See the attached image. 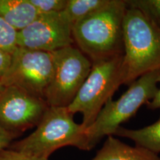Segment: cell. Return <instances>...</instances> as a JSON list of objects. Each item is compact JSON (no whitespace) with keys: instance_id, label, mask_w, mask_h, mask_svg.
Wrapping results in <instances>:
<instances>
[{"instance_id":"obj_1","label":"cell","mask_w":160,"mask_h":160,"mask_svg":"<svg viewBox=\"0 0 160 160\" xmlns=\"http://www.w3.org/2000/svg\"><path fill=\"white\" fill-rule=\"evenodd\" d=\"M126 0H108L104 7L72 27L73 42L92 62L124 54Z\"/></svg>"},{"instance_id":"obj_2","label":"cell","mask_w":160,"mask_h":160,"mask_svg":"<svg viewBox=\"0 0 160 160\" xmlns=\"http://www.w3.org/2000/svg\"><path fill=\"white\" fill-rule=\"evenodd\" d=\"M123 43V84L160 69V28L139 10L127 8Z\"/></svg>"},{"instance_id":"obj_3","label":"cell","mask_w":160,"mask_h":160,"mask_svg":"<svg viewBox=\"0 0 160 160\" xmlns=\"http://www.w3.org/2000/svg\"><path fill=\"white\" fill-rule=\"evenodd\" d=\"M85 130L82 124L75 122L68 108L48 106L35 131L7 148L41 159H48L57 149L66 146L85 151Z\"/></svg>"},{"instance_id":"obj_4","label":"cell","mask_w":160,"mask_h":160,"mask_svg":"<svg viewBox=\"0 0 160 160\" xmlns=\"http://www.w3.org/2000/svg\"><path fill=\"white\" fill-rule=\"evenodd\" d=\"M159 76L160 69L149 72L133 82L117 100H108L93 123L85 130V151L93 148L105 137L115 135L121 124L153 99L159 89Z\"/></svg>"},{"instance_id":"obj_5","label":"cell","mask_w":160,"mask_h":160,"mask_svg":"<svg viewBox=\"0 0 160 160\" xmlns=\"http://www.w3.org/2000/svg\"><path fill=\"white\" fill-rule=\"evenodd\" d=\"M123 55L92 62V68L68 109L72 114L81 113L85 128L91 126L108 100L123 84Z\"/></svg>"},{"instance_id":"obj_6","label":"cell","mask_w":160,"mask_h":160,"mask_svg":"<svg viewBox=\"0 0 160 160\" xmlns=\"http://www.w3.org/2000/svg\"><path fill=\"white\" fill-rule=\"evenodd\" d=\"M53 54L55 70L45 101L49 107L68 108L89 75L92 62L73 45L54 51Z\"/></svg>"},{"instance_id":"obj_7","label":"cell","mask_w":160,"mask_h":160,"mask_svg":"<svg viewBox=\"0 0 160 160\" xmlns=\"http://www.w3.org/2000/svg\"><path fill=\"white\" fill-rule=\"evenodd\" d=\"M54 70L53 52L18 48L0 82L5 87L18 88L45 100Z\"/></svg>"},{"instance_id":"obj_8","label":"cell","mask_w":160,"mask_h":160,"mask_svg":"<svg viewBox=\"0 0 160 160\" xmlns=\"http://www.w3.org/2000/svg\"><path fill=\"white\" fill-rule=\"evenodd\" d=\"M72 25L60 13H42L18 31V47L54 52L73 45Z\"/></svg>"},{"instance_id":"obj_9","label":"cell","mask_w":160,"mask_h":160,"mask_svg":"<svg viewBox=\"0 0 160 160\" xmlns=\"http://www.w3.org/2000/svg\"><path fill=\"white\" fill-rule=\"evenodd\" d=\"M48 105L42 98L15 87L0 93V128L18 133L37 125Z\"/></svg>"},{"instance_id":"obj_10","label":"cell","mask_w":160,"mask_h":160,"mask_svg":"<svg viewBox=\"0 0 160 160\" xmlns=\"http://www.w3.org/2000/svg\"><path fill=\"white\" fill-rule=\"evenodd\" d=\"M93 160H160V157L148 150L132 147L109 136Z\"/></svg>"},{"instance_id":"obj_11","label":"cell","mask_w":160,"mask_h":160,"mask_svg":"<svg viewBox=\"0 0 160 160\" xmlns=\"http://www.w3.org/2000/svg\"><path fill=\"white\" fill-rule=\"evenodd\" d=\"M39 14L29 0H0V17L18 31L33 22Z\"/></svg>"},{"instance_id":"obj_12","label":"cell","mask_w":160,"mask_h":160,"mask_svg":"<svg viewBox=\"0 0 160 160\" xmlns=\"http://www.w3.org/2000/svg\"><path fill=\"white\" fill-rule=\"evenodd\" d=\"M115 135L131 139L136 146L158 154L160 153V118L152 125L142 128L131 130L119 127Z\"/></svg>"},{"instance_id":"obj_13","label":"cell","mask_w":160,"mask_h":160,"mask_svg":"<svg viewBox=\"0 0 160 160\" xmlns=\"http://www.w3.org/2000/svg\"><path fill=\"white\" fill-rule=\"evenodd\" d=\"M108 0H67L60 13L73 25L104 7Z\"/></svg>"},{"instance_id":"obj_14","label":"cell","mask_w":160,"mask_h":160,"mask_svg":"<svg viewBox=\"0 0 160 160\" xmlns=\"http://www.w3.org/2000/svg\"><path fill=\"white\" fill-rule=\"evenodd\" d=\"M128 8L139 10L160 28V0H128Z\"/></svg>"},{"instance_id":"obj_15","label":"cell","mask_w":160,"mask_h":160,"mask_svg":"<svg viewBox=\"0 0 160 160\" xmlns=\"http://www.w3.org/2000/svg\"><path fill=\"white\" fill-rule=\"evenodd\" d=\"M18 48V31L0 17V51L12 55Z\"/></svg>"},{"instance_id":"obj_16","label":"cell","mask_w":160,"mask_h":160,"mask_svg":"<svg viewBox=\"0 0 160 160\" xmlns=\"http://www.w3.org/2000/svg\"><path fill=\"white\" fill-rule=\"evenodd\" d=\"M39 14L59 13L65 8L67 0H29Z\"/></svg>"},{"instance_id":"obj_17","label":"cell","mask_w":160,"mask_h":160,"mask_svg":"<svg viewBox=\"0 0 160 160\" xmlns=\"http://www.w3.org/2000/svg\"><path fill=\"white\" fill-rule=\"evenodd\" d=\"M0 160H48V159L31 157L13 150L5 148L0 151Z\"/></svg>"},{"instance_id":"obj_18","label":"cell","mask_w":160,"mask_h":160,"mask_svg":"<svg viewBox=\"0 0 160 160\" xmlns=\"http://www.w3.org/2000/svg\"><path fill=\"white\" fill-rule=\"evenodd\" d=\"M17 133H12L0 128V151L7 148L11 144L12 140L17 137Z\"/></svg>"},{"instance_id":"obj_19","label":"cell","mask_w":160,"mask_h":160,"mask_svg":"<svg viewBox=\"0 0 160 160\" xmlns=\"http://www.w3.org/2000/svg\"><path fill=\"white\" fill-rule=\"evenodd\" d=\"M12 55L0 51V80L2 79L11 65Z\"/></svg>"},{"instance_id":"obj_20","label":"cell","mask_w":160,"mask_h":160,"mask_svg":"<svg viewBox=\"0 0 160 160\" xmlns=\"http://www.w3.org/2000/svg\"><path fill=\"white\" fill-rule=\"evenodd\" d=\"M159 83H160V76L159 78ZM147 105L148 108L151 110L160 108V88H159L157 93H156L153 99L147 103Z\"/></svg>"},{"instance_id":"obj_21","label":"cell","mask_w":160,"mask_h":160,"mask_svg":"<svg viewBox=\"0 0 160 160\" xmlns=\"http://www.w3.org/2000/svg\"><path fill=\"white\" fill-rule=\"evenodd\" d=\"M5 86H4L2 84V82H0V93H2V92L3 91H4V89H5Z\"/></svg>"}]
</instances>
